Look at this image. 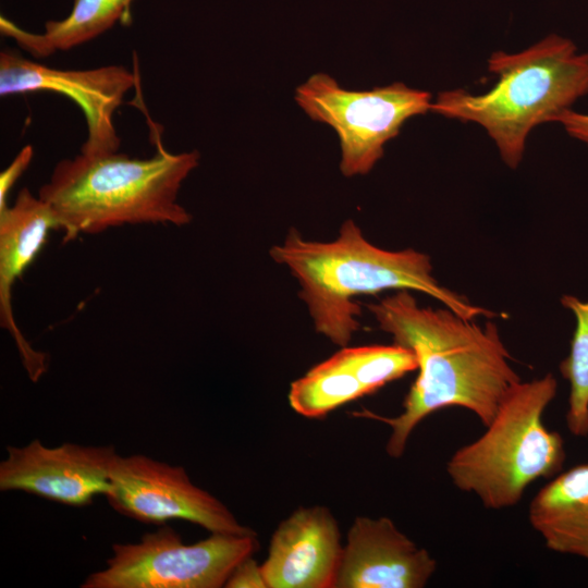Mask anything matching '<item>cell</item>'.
I'll use <instances>...</instances> for the list:
<instances>
[{
  "label": "cell",
  "instance_id": "obj_12",
  "mask_svg": "<svg viewBox=\"0 0 588 588\" xmlns=\"http://www.w3.org/2000/svg\"><path fill=\"white\" fill-rule=\"evenodd\" d=\"M342 554L330 510L301 506L273 531L261 568L268 588H335Z\"/></svg>",
  "mask_w": 588,
  "mask_h": 588
},
{
  "label": "cell",
  "instance_id": "obj_10",
  "mask_svg": "<svg viewBox=\"0 0 588 588\" xmlns=\"http://www.w3.org/2000/svg\"><path fill=\"white\" fill-rule=\"evenodd\" d=\"M0 463V490L24 491L69 506H86L111 490L118 455L112 445L62 443L49 448L39 439L7 446Z\"/></svg>",
  "mask_w": 588,
  "mask_h": 588
},
{
  "label": "cell",
  "instance_id": "obj_9",
  "mask_svg": "<svg viewBox=\"0 0 588 588\" xmlns=\"http://www.w3.org/2000/svg\"><path fill=\"white\" fill-rule=\"evenodd\" d=\"M136 76L122 65L89 70H60L4 50L0 53V95L53 91L69 97L83 111L87 139L81 152L119 151L120 137L113 115Z\"/></svg>",
  "mask_w": 588,
  "mask_h": 588
},
{
  "label": "cell",
  "instance_id": "obj_14",
  "mask_svg": "<svg viewBox=\"0 0 588 588\" xmlns=\"http://www.w3.org/2000/svg\"><path fill=\"white\" fill-rule=\"evenodd\" d=\"M528 522L549 550L588 560V464L550 478L529 502Z\"/></svg>",
  "mask_w": 588,
  "mask_h": 588
},
{
  "label": "cell",
  "instance_id": "obj_2",
  "mask_svg": "<svg viewBox=\"0 0 588 588\" xmlns=\"http://www.w3.org/2000/svg\"><path fill=\"white\" fill-rule=\"evenodd\" d=\"M269 255L297 280L298 295L315 330L340 347L347 346L360 328L362 307L355 298L388 290L421 292L468 320L500 315L442 286L425 253L380 248L365 237L352 219L342 223L338 237L330 242L306 240L291 228Z\"/></svg>",
  "mask_w": 588,
  "mask_h": 588
},
{
  "label": "cell",
  "instance_id": "obj_15",
  "mask_svg": "<svg viewBox=\"0 0 588 588\" xmlns=\"http://www.w3.org/2000/svg\"><path fill=\"white\" fill-rule=\"evenodd\" d=\"M134 0H74L70 14L48 21L42 33H29L1 16L0 30L26 52L45 58L87 42L128 16Z\"/></svg>",
  "mask_w": 588,
  "mask_h": 588
},
{
  "label": "cell",
  "instance_id": "obj_20",
  "mask_svg": "<svg viewBox=\"0 0 588 588\" xmlns=\"http://www.w3.org/2000/svg\"><path fill=\"white\" fill-rule=\"evenodd\" d=\"M34 149L32 145H26L16 155L10 166L0 174V210L8 207L7 198L10 189L19 177L27 169L32 161Z\"/></svg>",
  "mask_w": 588,
  "mask_h": 588
},
{
  "label": "cell",
  "instance_id": "obj_19",
  "mask_svg": "<svg viewBox=\"0 0 588 588\" xmlns=\"http://www.w3.org/2000/svg\"><path fill=\"white\" fill-rule=\"evenodd\" d=\"M226 588H268L261 564L253 556L242 561L229 576Z\"/></svg>",
  "mask_w": 588,
  "mask_h": 588
},
{
  "label": "cell",
  "instance_id": "obj_3",
  "mask_svg": "<svg viewBox=\"0 0 588 588\" xmlns=\"http://www.w3.org/2000/svg\"><path fill=\"white\" fill-rule=\"evenodd\" d=\"M199 152L172 154L158 144L148 159L125 154H84L59 161L38 196L54 212L63 241L123 224L183 226L192 215L177 203L182 183Z\"/></svg>",
  "mask_w": 588,
  "mask_h": 588
},
{
  "label": "cell",
  "instance_id": "obj_16",
  "mask_svg": "<svg viewBox=\"0 0 588 588\" xmlns=\"http://www.w3.org/2000/svg\"><path fill=\"white\" fill-rule=\"evenodd\" d=\"M366 389L338 352L290 385L291 408L306 418H322L338 407L367 395Z\"/></svg>",
  "mask_w": 588,
  "mask_h": 588
},
{
  "label": "cell",
  "instance_id": "obj_7",
  "mask_svg": "<svg viewBox=\"0 0 588 588\" xmlns=\"http://www.w3.org/2000/svg\"><path fill=\"white\" fill-rule=\"evenodd\" d=\"M295 100L313 120L330 125L339 135L340 169L345 176L368 173L404 122L426 113L432 103L428 91L403 83L366 91L347 90L323 73L298 86Z\"/></svg>",
  "mask_w": 588,
  "mask_h": 588
},
{
  "label": "cell",
  "instance_id": "obj_13",
  "mask_svg": "<svg viewBox=\"0 0 588 588\" xmlns=\"http://www.w3.org/2000/svg\"><path fill=\"white\" fill-rule=\"evenodd\" d=\"M60 230L51 207L28 188L19 192L11 207L0 210V322L13 336L33 381L47 370L46 354L35 351L17 327L12 287L46 244L50 230Z\"/></svg>",
  "mask_w": 588,
  "mask_h": 588
},
{
  "label": "cell",
  "instance_id": "obj_4",
  "mask_svg": "<svg viewBox=\"0 0 588 588\" xmlns=\"http://www.w3.org/2000/svg\"><path fill=\"white\" fill-rule=\"evenodd\" d=\"M489 71L499 79L485 94L442 91L430 110L445 118L481 125L512 169L522 161L530 131L556 121L588 94V53L566 38L550 35L517 53L494 52Z\"/></svg>",
  "mask_w": 588,
  "mask_h": 588
},
{
  "label": "cell",
  "instance_id": "obj_18",
  "mask_svg": "<svg viewBox=\"0 0 588 588\" xmlns=\"http://www.w3.org/2000/svg\"><path fill=\"white\" fill-rule=\"evenodd\" d=\"M338 354L368 394L418 368L414 352L395 343L345 346Z\"/></svg>",
  "mask_w": 588,
  "mask_h": 588
},
{
  "label": "cell",
  "instance_id": "obj_17",
  "mask_svg": "<svg viewBox=\"0 0 588 588\" xmlns=\"http://www.w3.org/2000/svg\"><path fill=\"white\" fill-rule=\"evenodd\" d=\"M562 305L575 317V330L568 355L560 364L562 377L569 383L565 422L578 438L588 437V301L563 295Z\"/></svg>",
  "mask_w": 588,
  "mask_h": 588
},
{
  "label": "cell",
  "instance_id": "obj_1",
  "mask_svg": "<svg viewBox=\"0 0 588 588\" xmlns=\"http://www.w3.org/2000/svg\"><path fill=\"white\" fill-rule=\"evenodd\" d=\"M366 308L393 343L412 350L418 363L417 378L397 416L366 408L353 413L390 427L385 451L391 457H401L416 427L446 407L465 408L486 427L520 381L492 319L481 327L448 307H420L411 291H396Z\"/></svg>",
  "mask_w": 588,
  "mask_h": 588
},
{
  "label": "cell",
  "instance_id": "obj_5",
  "mask_svg": "<svg viewBox=\"0 0 588 588\" xmlns=\"http://www.w3.org/2000/svg\"><path fill=\"white\" fill-rule=\"evenodd\" d=\"M558 392L552 373L516 383L486 431L457 449L446 463L451 482L488 510L515 506L538 479H550L566 458L562 436L549 430L543 414Z\"/></svg>",
  "mask_w": 588,
  "mask_h": 588
},
{
  "label": "cell",
  "instance_id": "obj_11",
  "mask_svg": "<svg viewBox=\"0 0 588 588\" xmlns=\"http://www.w3.org/2000/svg\"><path fill=\"white\" fill-rule=\"evenodd\" d=\"M436 559L381 516H357L343 547L335 588H422Z\"/></svg>",
  "mask_w": 588,
  "mask_h": 588
},
{
  "label": "cell",
  "instance_id": "obj_6",
  "mask_svg": "<svg viewBox=\"0 0 588 588\" xmlns=\"http://www.w3.org/2000/svg\"><path fill=\"white\" fill-rule=\"evenodd\" d=\"M259 549L257 534H211L193 544L167 524L136 543H114L107 566L82 588H220Z\"/></svg>",
  "mask_w": 588,
  "mask_h": 588
},
{
  "label": "cell",
  "instance_id": "obj_8",
  "mask_svg": "<svg viewBox=\"0 0 588 588\" xmlns=\"http://www.w3.org/2000/svg\"><path fill=\"white\" fill-rule=\"evenodd\" d=\"M106 498L115 512L143 524L183 519L211 534H256L215 495L195 486L183 467L144 454L117 455Z\"/></svg>",
  "mask_w": 588,
  "mask_h": 588
},
{
  "label": "cell",
  "instance_id": "obj_21",
  "mask_svg": "<svg viewBox=\"0 0 588 588\" xmlns=\"http://www.w3.org/2000/svg\"><path fill=\"white\" fill-rule=\"evenodd\" d=\"M556 122L563 124L571 136L588 145V114L567 109L558 117Z\"/></svg>",
  "mask_w": 588,
  "mask_h": 588
}]
</instances>
